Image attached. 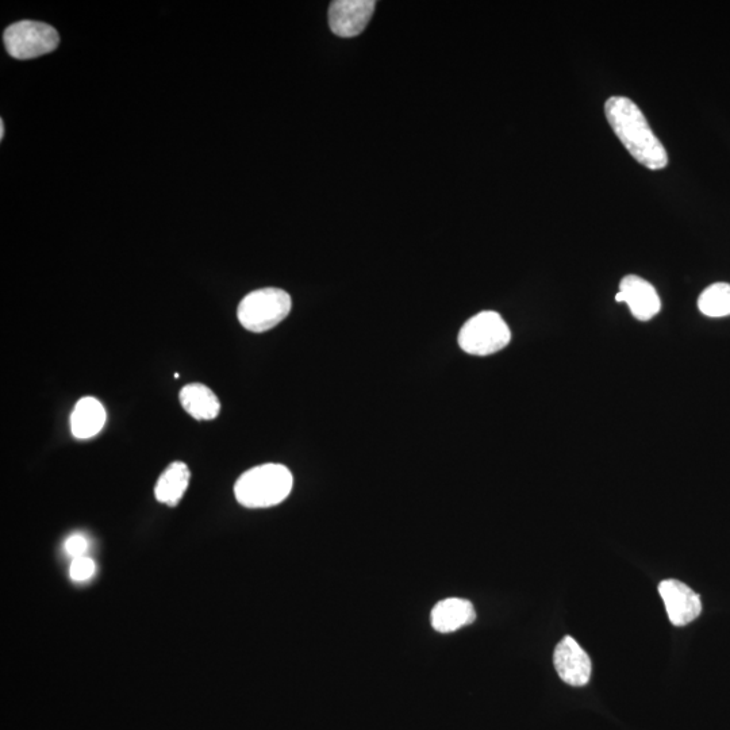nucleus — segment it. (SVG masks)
Wrapping results in <instances>:
<instances>
[{
  "label": "nucleus",
  "mask_w": 730,
  "mask_h": 730,
  "mask_svg": "<svg viewBox=\"0 0 730 730\" xmlns=\"http://www.w3.org/2000/svg\"><path fill=\"white\" fill-rule=\"evenodd\" d=\"M96 566L94 560L90 557L83 556L73 559L71 567H69V576L75 582H87L95 575Z\"/></svg>",
  "instance_id": "15"
},
{
  "label": "nucleus",
  "mask_w": 730,
  "mask_h": 730,
  "mask_svg": "<svg viewBox=\"0 0 730 730\" xmlns=\"http://www.w3.org/2000/svg\"><path fill=\"white\" fill-rule=\"evenodd\" d=\"M659 594L672 625L685 626L701 616V598L685 583L675 579L663 580L659 584Z\"/></svg>",
  "instance_id": "8"
},
{
  "label": "nucleus",
  "mask_w": 730,
  "mask_h": 730,
  "mask_svg": "<svg viewBox=\"0 0 730 730\" xmlns=\"http://www.w3.org/2000/svg\"><path fill=\"white\" fill-rule=\"evenodd\" d=\"M3 41L11 57L30 60L55 51L60 36L55 28L44 22L19 21L5 30Z\"/></svg>",
  "instance_id": "5"
},
{
  "label": "nucleus",
  "mask_w": 730,
  "mask_h": 730,
  "mask_svg": "<svg viewBox=\"0 0 730 730\" xmlns=\"http://www.w3.org/2000/svg\"><path fill=\"white\" fill-rule=\"evenodd\" d=\"M190 479V468L183 461H174L157 480L155 487L157 501L172 507L178 505L186 494Z\"/></svg>",
  "instance_id": "13"
},
{
  "label": "nucleus",
  "mask_w": 730,
  "mask_h": 730,
  "mask_svg": "<svg viewBox=\"0 0 730 730\" xmlns=\"http://www.w3.org/2000/svg\"><path fill=\"white\" fill-rule=\"evenodd\" d=\"M553 664H555L557 675L567 685L582 687L590 682L591 671H593L590 656L576 643L574 637H564L556 645Z\"/></svg>",
  "instance_id": "7"
},
{
  "label": "nucleus",
  "mask_w": 730,
  "mask_h": 730,
  "mask_svg": "<svg viewBox=\"0 0 730 730\" xmlns=\"http://www.w3.org/2000/svg\"><path fill=\"white\" fill-rule=\"evenodd\" d=\"M605 114L610 128L633 159L652 171L667 167L666 148L653 133L643 111L632 99L612 96L605 103Z\"/></svg>",
  "instance_id": "1"
},
{
  "label": "nucleus",
  "mask_w": 730,
  "mask_h": 730,
  "mask_svg": "<svg viewBox=\"0 0 730 730\" xmlns=\"http://www.w3.org/2000/svg\"><path fill=\"white\" fill-rule=\"evenodd\" d=\"M698 307L706 317H728L730 315V284L716 283L706 288L698 299Z\"/></svg>",
  "instance_id": "14"
},
{
  "label": "nucleus",
  "mask_w": 730,
  "mask_h": 730,
  "mask_svg": "<svg viewBox=\"0 0 730 730\" xmlns=\"http://www.w3.org/2000/svg\"><path fill=\"white\" fill-rule=\"evenodd\" d=\"M3 137H5V122L0 121V140H3Z\"/></svg>",
  "instance_id": "17"
},
{
  "label": "nucleus",
  "mask_w": 730,
  "mask_h": 730,
  "mask_svg": "<svg viewBox=\"0 0 730 730\" xmlns=\"http://www.w3.org/2000/svg\"><path fill=\"white\" fill-rule=\"evenodd\" d=\"M179 398L183 409L198 421L214 420L221 411V402L206 384H187L180 391Z\"/></svg>",
  "instance_id": "11"
},
{
  "label": "nucleus",
  "mask_w": 730,
  "mask_h": 730,
  "mask_svg": "<svg viewBox=\"0 0 730 730\" xmlns=\"http://www.w3.org/2000/svg\"><path fill=\"white\" fill-rule=\"evenodd\" d=\"M617 302H625L630 313L639 321H649L662 309L659 294L655 287L640 276L628 275L621 280Z\"/></svg>",
  "instance_id": "9"
},
{
  "label": "nucleus",
  "mask_w": 730,
  "mask_h": 730,
  "mask_svg": "<svg viewBox=\"0 0 730 730\" xmlns=\"http://www.w3.org/2000/svg\"><path fill=\"white\" fill-rule=\"evenodd\" d=\"M106 424V410L94 397L80 399L71 416V432L79 440L96 436Z\"/></svg>",
  "instance_id": "12"
},
{
  "label": "nucleus",
  "mask_w": 730,
  "mask_h": 730,
  "mask_svg": "<svg viewBox=\"0 0 730 730\" xmlns=\"http://www.w3.org/2000/svg\"><path fill=\"white\" fill-rule=\"evenodd\" d=\"M476 620L475 607L467 599L448 598L432 610V626L438 633L456 632Z\"/></svg>",
  "instance_id": "10"
},
{
  "label": "nucleus",
  "mask_w": 730,
  "mask_h": 730,
  "mask_svg": "<svg viewBox=\"0 0 730 730\" xmlns=\"http://www.w3.org/2000/svg\"><path fill=\"white\" fill-rule=\"evenodd\" d=\"M374 0H336L329 7V26L336 36L352 38L367 28L375 11Z\"/></svg>",
  "instance_id": "6"
},
{
  "label": "nucleus",
  "mask_w": 730,
  "mask_h": 730,
  "mask_svg": "<svg viewBox=\"0 0 730 730\" xmlns=\"http://www.w3.org/2000/svg\"><path fill=\"white\" fill-rule=\"evenodd\" d=\"M511 332L495 311H482L460 329L459 345L468 355L489 356L509 345Z\"/></svg>",
  "instance_id": "4"
},
{
  "label": "nucleus",
  "mask_w": 730,
  "mask_h": 730,
  "mask_svg": "<svg viewBox=\"0 0 730 730\" xmlns=\"http://www.w3.org/2000/svg\"><path fill=\"white\" fill-rule=\"evenodd\" d=\"M294 479L282 464H263L244 472L234 486L240 505L265 509L282 503L290 495Z\"/></svg>",
  "instance_id": "2"
},
{
  "label": "nucleus",
  "mask_w": 730,
  "mask_h": 730,
  "mask_svg": "<svg viewBox=\"0 0 730 730\" xmlns=\"http://www.w3.org/2000/svg\"><path fill=\"white\" fill-rule=\"evenodd\" d=\"M292 301L288 292L280 288H260L242 299L237 317L245 329L253 333L274 329L290 314Z\"/></svg>",
  "instance_id": "3"
},
{
  "label": "nucleus",
  "mask_w": 730,
  "mask_h": 730,
  "mask_svg": "<svg viewBox=\"0 0 730 730\" xmlns=\"http://www.w3.org/2000/svg\"><path fill=\"white\" fill-rule=\"evenodd\" d=\"M87 551L88 540L82 533L72 534V536L68 537V540L65 541V552H67V555L71 556L72 559H78V557L86 556Z\"/></svg>",
  "instance_id": "16"
}]
</instances>
